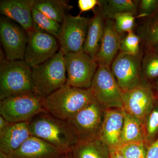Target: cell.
<instances>
[{
	"instance_id": "1",
	"label": "cell",
	"mask_w": 158,
	"mask_h": 158,
	"mask_svg": "<svg viewBox=\"0 0 158 158\" xmlns=\"http://www.w3.org/2000/svg\"><path fill=\"white\" fill-rule=\"evenodd\" d=\"M31 135L43 139L64 153L71 152L78 142L73 130L66 121L47 112L40 113L29 122Z\"/></svg>"
},
{
	"instance_id": "2",
	"label": "cell",
	"mask_w": 158,
	"mask_h": 158,
	"mask_svg": "<svg viewBox=\"0 0 158 158\" xmlns=\"http://www.w3.org/2000/svg\"><path fill=\"white\" fill-rule=\"evenodd\" d=\"M94 100L90 89L75 88L65 84L43 98L42 103L47 113L67 121Z\"/></svg>"
},
{
	"instance_id": "3",
	"label": "cell",
	"mask_w": 158,
	"mask_h": 158,
	"mask_svg": "<svg viewBox=\"0 0 158 158\" xmlns=\"http://www.w3.org/2000/svg\"><path fill=\"white\" fill-rule=\"evenodd\" d=\"M65 54L61 50L46 62L32 68L34 94L44 98L66 84Z\"/></svg>"
},
{
	"instance_id": "4",
	"label": "cell",
	"mask_w": 158,
	"mask_h": 158,
	"mask_svg": "<svg viewBox=\"0 0 158 158\" xmlns=\"http://www.w3.org/2000/svg\"><path fill=\"white\" fill-rule=\"evenodd\" d=\"M30 93H34L32 68L24 60L1 59L0 100Z\"/></svg>"
},
{
	"instance_id": "5",
	"label": "cell",
	"mask_w": 158,
	"mask_h": 158,
	"mask_svg": "<svg viewBox=\"0 0 158 158\" xmlns=\"http://www.w3.org/2000/svg\"><path fill=\"white\" fill-rule=\"evenodd\" d=\"M89 89L94 100L104 110L123 109V92L111 66L98 65Z\"/></svg>"
},
{
	"instance_id": "6",
	"label": "cell",
	"mask_w": 158,
	"mask_h": 158,
	"mask_svg": "<svg viewBox=\"0 0 158 158\" xmlns=\"http://www.w3.org/2000/svg\"><path fill=\"white\" fill-rule=\"evenodd\" d=\"M42 99L34 93L4 99L0 100V116L10 123L29 122L40 113L46 112Z\"/></svg>"
},
{
	"instance_id": "7",
	"label": "cell",
	"mask_w": 158,
	"mask_h": 158,
	"mask_svg": "<svg viewBox=\"0 0 158 158\" xmlns=\"http://www.w3.org/2000/svg\"><path fill=\"white\" fill-rule=\"evenodd\" d=\"M104 112L105 110L94 100L66 121L75 134L78 142L98 138Z\"/></svg>"
},
{
	"instance_id": "8",
	"label": "cell",
	"mask_w": 158,
	"mask_h": 158,
	"mask_svg": "<svg viewBox=\"0 0 158 158\" xmlns=\"http://www.w3.org/2000/svg\"><path fill=\"white\" fill-rule=\"evenodd\" d=\"M64 60L66 74V84L75 88H90L98 65L85 52L65 54Z\"/></svg>"
},
{
	"instance_id": "9",
	"label": "cell",
	"mask_w": 158,
	"mask_h": 158,
	"mask_svg": "<svg viewBox=\"0 0 158 158\" xmlns=\"http://www.w3.org/2000/svg\"><path fill=\"white\" fill-rule=\"evenodd\" d=\"M141 51L135 56L119 52L111 65L112 72L123 92L129 91L143 83Z\"/></svg>"
},
{
	"instance_id": "10",
	"label": "cell",
	"mask_w": 158,
	"mask_h": 158,
	"mask_svg": "<svg viewBox=\"0 0 158 158\" xmlns=\"http://www.w3.org/2000/svg\"><path fill=\"white\" fill-rule=\"evenodd\" d=\"M90 19L67 14L62 23L59 40L60 50L64 54L84 52Z\"/></svg>"
},
{
	"instance_id": "11",
	"label": "cell",
	"mask_w": 158,
	"mask_h": 158,
	"mask_svg": "<svg viewBox=\"0 0 158 158\" xmlns=\"http://www.w3.org/2000/svg\"><path fill=\"white\" fill-rule=\"evenodd\" d=\"M0 38L7 60H24L28 37L22 27L8 18L1 17Z\"/></svg>"
},
{
	"instance_id": "12",
	"label": "cell",
	"mask_w": 158,
	"mask_h": 158,
	"mask_svg": "<svg viewBox=\"0 0 158 158\" xmlns=\"http://www.w3.org/2000/svg\"><path fill=\"white\" fill-rule=\"evenodd\" d=\"M27 35L24 61L31 68L46 62L56 54L57 39L54 36L35 29Z\"/></svg>"
},
{
	"instance_id": "13",
	"label": "cell",
	"mask_w": 158,
	"mask_h": 158,
	"mask_svg": "<svg viewBox=\"0 0 158 158\" xmlns=\"http://www.w3.org/2000/svg\"><path fill=\"white\" fill-rule=\"evenodd\" d=\"M156 95L149 83L141 85L123 94V109L144 124L152 109Z\"/></svg>"
},
{
	"instance_id": "14",
	"label": "cell",
	"mask_w": 158,
	"mask_h": 158,
	"mask_svg": "<svg viewBox=\"0 0 158 158\" xmlns=\"http://www.w3.org/2000/svg\"><path fill=\"white\" fill-rule=\"evenodd\" d=\"M124 122L123 109L105 110L103 119L98 137L110 149L121 147V134Z\"/></svg>"
},
{
	"instance_id": "15",
	"label": "cell",
	"mask_w": 158,
	"mask_h": 158,
	"mask_svg": "<svg viewBox=\"0 0 158 158\" xmlns=\"http://www.w3.org/2000/svg\"><path fill=\"white\" fill-rule=\"evenodd\" d=\"M35 0H1L0 12L18 23L27 34L34 30L32 10Z\"/></svg>"
},
{
	"instance_id": "16",
	"label": "cell",
	"mask_w": 158,
	"mask_h": 158,
	"mask_svg": "<svg viewBox=\"0 0 158 158\" xmlns=\"http://www.w3.org/2000/svg\"><path fill=\"white\" fill-rule=\"evenodd\" d=\"M122 34L116 31L114 21L105 19L103 36L95 60L98 65L111 66L120 51Z\"/></svg>"
},
{
	"instance_id": "17",
	"label": "cell",
	"mask_w": 158,
	"mask_h": 158,
	"mask_svg": "<svg viewBox=\"0 0 158 158\" xmlns=\"http://www.w3.org/2000/svg\"><path fill=\"white\" fill-rule=\"evenodd\" d=\"M65 154L41 138L31 136L9 156L11 158H62Z\"/></svg>"
},
{
	"instance_id": "18",
	"label": "cell",
	"mask_w": 158,
	"mask_h": 158,
	"mask_svg": "<svg viewBox=\"0 0 158 158\" xmlns=\"http://www.w3.org/2000/svg\"><path fill=\"white\" fill-rule=\"evenodd\" d=\"M31 136L29 122L10 123L0 132V151L10 155Z\"/></svg>"
},
{
	"instance_id": "19",
	"label": "cell",
	"mask_w": 158,
	"mask_h": 158,
	"mask_svg": "<svg viewBox=\"0 0 158 158\" xmlns=\"http://www.w3.org/2000/svg\"><path fill=\"white\" fill-rule=\"evenodd\" d=\"M105 19L98 7L94 10L90 19L87 37L84 46V52L95 60L103 36Z\"/></svg>"
},
{
	"instance_id": "20",
	"label": "cell",
	"mask_w": 158,
	"mask_h": 158,
	"mask_svg": "<svg viewBox=\"0 0 158 158\" xmlns=\"http://www.w3.org/2000/svg\"><path fill=\"white\" fill-rule=\"evenodd\" d=\"M70 153L73 158H110V148L98 138L78 142Z\"/></svg>"
},
{
	"instance_id": "21",
	"label": "cell",
	"mask_w": 158,
	"mask_h": 158,
	"mask_svg": "<svg viewBox=\"0 0 158 158\" xmlns=\"http://www.w3.org/2000/svg\"><path fill=\"white\" fill-rule=\"evenodd\" d=\"M139 1L99 0L98 7L105 19H114L119 13H131L137 15Z\"/></svg>"
},
{
	"instance_id": "22",
	"label": "cell",
	"mask_w": 158,
	"mask_h": 158,
	"mask_svg": "<svg viewBox=\"0 0 158 158\" xmlns=\"http://www.w3.org/2000/svg\"><path fill=\"white\" fill-rule=\"evenodd\" d=\"M34 8L62 24L66 12L73 7L65 0H35Z\"/></svg>"
},
{
	"instance_id": "23",
	"label": "cell",
	"mask_w": 158,
	"mask_h": 158,
	"mask_svg": "<svg viewBox=\"0 0 158 158\" xmlns=\"http://www.w3.org/2000/svg\"><path fill=\"white\" fill-rule=\"evenodd\" d=\"M123 115L124 122L121 134L122 145L136 142L145 143L143 124L135 117L124 110Z\"/></svg>"
},
{
	"instance_id": "24",
	"label": "cell",
	"mask_w": 158,
	"mask_h": 158,
	"mask_svg": "<svg viewBox=\"0 0 158 158\" xmlns=\"http://www.w3.org/2000/svg\"><path fill=\"white\" fill-rule=\"evenodd\" d=\"M145 19L138 27V34L148 50L153 49L158 43V13Z\"/></svg>"
},
{
	"instance_id": "25",
	"label": "cell",
	"mask_w": 158,
	"mask_h": 158,
	"mask_svg": "<svg viewBox=\"0 0 158 158\" xmlns=\"http://www.w3.org/2000/svg\"><path fill=\"white\" fill-rule=\"evenodd\" d=\"M33 27L35 30L42 31L59 39L62 25L46 16L34 8L32 10Z\"/></svg>"
},
{
	"instance_id": "26",
	"label": "cell",
	"mask_w": 158,
	"mask_h": 158,
	"mask_svg": "<svg viewBox=\"0 0 158 158\" xmlns=\"http://www.w3.org/2000/svg\"><path fill=\"white\" fill-rule=\"evenodd\" d=\"M143 82H148L158 78V51L148 50L143 56L141 62Z\"/></svg>"
},
{
	"instance_id": "27",
	"label": "cell",
	"mask_w": 158,
	"mask_h": 158,
	"mask_svg": "<svg viewBox=\"0 0 158 158\" xmlns=\"http://www.w3.org/2000/svg\"><path fill=\"white\" fill-rule=\"evenodd\" d=\"M143 125L145 143L148 147L158 138V96L156 95L153 106Z\"/></svg>"
},
{
	"instance_id": "28",
	"label": "cell",
	"mask_w": 158,
	"mask_h": 158,
	"mask_svg": "<svg viewBox=\"0 0 158 158\" xmlns=\"http://www.w3.org/2000/svg\"><path fill=\"white\" fill-rule=\"evenodd\" d=\"M140 36L134 31L127 33L122 37L120 43V52L128 55L135 56L141 52Z\"/></svg>"
},
{
	"instance_id": "29",
	"label": "cell",
	"mask_w": 158,
	"mask_h": 158,
	"mask_svg": "<svg viewBox=\"0 0 158 158\" xmlns=\"http://www.w3.org/2000/svg\"><path fill=\"white\" fill-rule=\"evenodd\" d=\"M136 19V15L131 13L116 15L113 21L116 31L120 34L134 31Z\"/></svg>"
},
{
	"instance_id": "30",
	"label": "cell",
	"mask_w": 158,
	"mask_h": 158,
	"mask_svg": "<svg viewBox=\"0 0 158 158\" xmlns=\"http://www.w3.org/2000/svg\"><path fill=\"white\" fill-rule=\"evenodd\" d=\"M147 148L144 142H136L123 144L118 149L125 158H146Z\"/></svg>"
},
{
	"instance_id": "31",
	"label": "cell",
	"mask_w": 158,
	"mask_h": 158,
	"mask_svg": "<svg viewBox=\"0 0 158 158\" xmlns=\"http://www.w3.org/2000/svg\"><path fill=\"white\" fill-rule=\"evenodd\" d=\"M158 13V0L139 1L136 18L151 17Z\"/></svg>"
},
{
	"instance_id": "32",
	"label": "cell",
	"mask_w": 158,
	"mask_h": 158,
	"mask_svg": "<svg viewBox=\"0 0 158 158\" xmlns=\"http://www.w3.org/2000/svg\"><path fill=\"white\" fill-rule=\"evenodd\" d=\"M99 4V0H78V6L81 13L92 10Z\"/></svg>"
},
{
	"instance_id": "33",
	"label": "cell",
	"mask_w": 158,
	"mask_h": 158,
	"mask_svg": "<svg viewBox=\"0 0 158 158\" xmlns=\"http://www.w3.org/2000/svg\"><path fill=\"white\" fill-rule=\"evenodd\" d=\"M146 158H158V138L148 146Z\"/></svg>"
},
{
	"instance_id": "34",
	"label": "cell",
	"mask_w": 158,
	"mask_h": 158,
	"mask_svg": "<svg viewBox=\"0 0 158 158\" xmlns=\"http://www.w3.org/2000/svg\"><path fill=\"white\" fill-rule=\"evenodd\" d=\"M110 158H125L118 149L110 150Z\"/></svg>"
},
{
	"instance_id": "35",
	"label": "cell",
	"mask_w": 158,
	"mask_h": 158,
	"mask_svg": "<svg viewBox=\"0 0 158 158\" xmlns=\"http://www.w3.org/2000/svg\"><path fill=\"white\" fill-rule=\"evenodd\" d=\"M10 124L2 116H0V132L6 129Z\"/></svg>"
},
{
	"instance_id": "36",
	"label": "cell",
	"mask_w": 158,
	"mask_h": 158,
	"mask_svg": "<svg viewBox=\"0 0 158 158\" xmlns=\"http://www.w3.org/2000/svg\"><path fill=\"white\" fill-rule=\"evenodd\" d=\"M0 158H11L9 155L0 151Z\"/></svg>"
},
{
	"instance_id": "37",
	"label": "cell",
	"mask_w": 158,
	"mask_h": 158,
	"mask_svg": "<svg viewBox=\"0 0 158 158\" xmlns=\"http://www.w3.org/2000/svg\"><path fill=\"white\" fill-rule=\"evenodd\" d=\"M62 158H73L72 156L71 155L70 153H68L65 154V155L63 156Z\"/></svg>"
},
{
	"instance_id": "38",
	"label": "cell",
	"mask_w": 158,
	"mask_h": 158,
	"mask_svg": "<svg viewBox=\"0 0 158 158\" xmlns=\"http://www.w3.org/2000/svg\"><path fill=\"white\" fill-rule=\"evenodd\" d=\"M155 87L156 89L158 91V78L157 79H156V81Z\"/></svg>"
},
{
	"instance_id": "39",
	"label": "cell",
	"mask_w": 158,
	"mask_h": 158,
	"mask_svg": "<svg viewBox=\"0 0 158 158\" xmlns=\"http://www.w3.org/2000/svg\"><path fill=\"white\" fill-rule=\"evenodd\" d=\"M153 49L155 50L158 51V43L157 44V45Z\"/></svg>"
}]
</instances>
